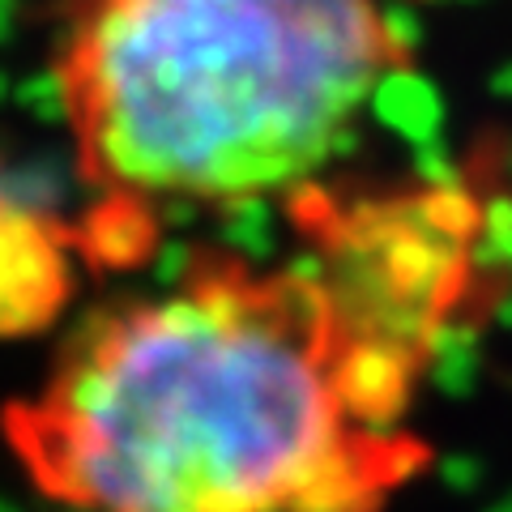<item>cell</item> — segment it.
I'll list each match as a JSON object with an SVG mask.
<instances>
[{
	"instance_id": "1",
	"label": "cell",
	"mask_w": 512,
	"mask_h": 512,
	"mask_svg": "<svg viewBox=\"0 0 512 512\" xmlns=\"http://www.w3.org/2000/svg\"><path fill=\"white\" fill-rule=\"evenodd\" d=\"M427 376L308 252L192 248L69 333L0 444L60 512H393L436 457Z\"/></svg>"
},
{
	"instance_id": "2",
	"label": "cell",
	"mask_w": 512,
	"mask_h": 512,
	"mask_svg": "<svg viewBox=\"0 0 512 512\" xmlns=\"http://www.w3.org/2000/svg\"><path fill=\"white\" fill-rule=\"evenodd\" d=\"M402 64L376 0H69L56 90L137 252L150 205L303 192Z\"/></svg>"
},
{
	"instance_id": "3",
	"label": "cell",
	"mask_w": 512,
	"mask_h": 512,
	"mask_svg": "<svg viewBox=\"0 0 512 512\" xmlns=\"http://www.w3.org/2000/svg\"><path fill=\"white\" fill-rule=\"evenodd\" d=\"M82 239L0 188V342L39 338L73 295Z\"/></svg>"
}]
</instances>
